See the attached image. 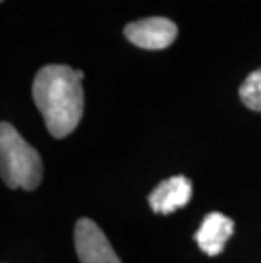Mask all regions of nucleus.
<instances>
[{
    "label": "nucleus",
    "instance_id": "1",
    "mask_svg": "<svg viewBox=\"0 0 261 263\" xmlns=\"http://www.w3.org/2000/svg\"><path fill=\"white\" fill-rule=\"evenodd\" d=\"M82 70L66 65H46L32 82V99L53 138H65L80 124L83 116Z\"/></svg>",
    "mask_w": 261,
    "mask_h": 263
},
{
    "label": "nucleus",
    "instance_id": "2",
    "mask_svg": "<svg viewBox=\"0 0 261 263\" xmlns=\"http://www.w3.org/2000/svg\"><path fill=\"white\" fill-rule=\"evenodd\" d=\"M0 161L2 180L7 187L24 190L39 187L43 178L41 156L9 122L0 124Z\"/></svg>",
    "mask_w": 261,
    "mask_h": 263
},
{
    "label": "nucleus",
    "instance_id": "3",
    "mask_svg": "<svg viewBox=\"0 0 261 263\" xmlns=\"http://www.w3.org/2000/svg\"><path fill=\"white\" fill-rule=\"evenodd\" d=\"M124 36L137 48L158 51L173 44L178 36V27L173 21L165 17H148L129 22L124 27Z\"/></svg>",
    "mask_w": 261,
    "mask_h": 263
},
{
    "label": "nucleus",
    "instance_id": "4",
    "mask_svg": "<svg viewBox=\"0 0 261 263\" xmlns=\"http://www.w3.org/2000/svg\"><path fill=\"white\" fill-rule=\"evenodd\" d=\"M75 248L80 263H121L102 229L87 217L75 226Z\"/></svg>",
    "mask_w": 261,
    "mask_h": 263
},
{
    "label": "nucleus",
    "instance_id": "5",
    "mask_svg": "<svg viewBox=\"0 0 261 263\" xmlns=\"http://www.w3.org/2000/svg\"><path fill=\"white\" fill-rule=\"evenodd\" d=\"M192 199V182L183 175L166 178L148 197L149 207L156 214H171L176 209L185 207Z\"/></svg>",
    "mask_w": 261,
    "mask_h": 263
},
{
    "label": "nucleus",
    "instance_id": "6",
    "mask_svg": "<svg viewBox=\"0 0 261 263\" xmlns=\"http://www.w3.org/2000/svg\"><path fill=\"white\" fill-rule=\"evenodd\" d=\"M232 233H234V221L222 212L214 211L204 217L200 228L195 233V241L205 255L217 256L224 250V245L232 236Z\"/></svg>",
    "mask_w": 261,
    "mask_h": 263
},
{
    "label": "nucleus",
    "instance_id": "7",
    "mask_svg": "<svg viewBox=\"0 0 261 263\" xmlns=\"http://www.w3.org/2000/svg\"><path fill=\"white\" fill-rule=\"evenodd\" d=\"M243 104L254 112H261V68L251 71L239 88Z\"/></svg>",
    "mask_w": 261,
    "mask_h": 263
}]
</instances>
